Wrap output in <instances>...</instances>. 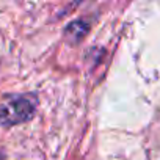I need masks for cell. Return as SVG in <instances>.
<instances>
[{
    "mask_svg": "<svg viewBox=\"0 0 160 160\" xmlns=\"http://www.w3.org/2000/svg\"><path fill=\"white\" fill-rule=\"evenodd\" d=\"M36 102L27 96H14L0 102V126H14L28 121L35 113Z\"/></svg>",
    "mask_w": 160,
    "mask_h": 160,
    "instance_id": "6da1fadb",
    "label": "cell"
},
{
    "mask_svg": "<svg viewBox=\"0 0 160 160\" xmlns=\"http://www.w3.org/2000/svg\"><path fill=\"white\" fill-rule=\"evenodd\" d=\"M88 32V27L85 25V22L82 21H75V22H71L66 28V36L68 39H71L72 42H78L85 36V33Z\"/></svg>",
    "mask_w": 160,
    "mask_h": 160,
    "instance_id": "7a4b0ae2",
    "label": "cell"
}]
</instances>
